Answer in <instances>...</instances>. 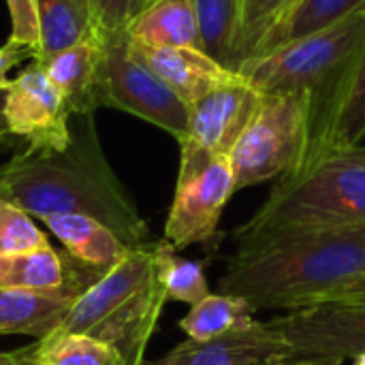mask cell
<instances>
[{
	"label": "cell",
	"mask_w": 365,
	"mask_h": 365,
	"mask_svg": "<svg viewBox=\"0 0 365 365\" xmlns=\"http://www.w3.org/2000/svg\"><path fill=\"white\" fill-rule=\"evenodd\" d=\"M15 353L19 364L30 365H126L109 344L73 331H53Z\"/></svg>",
	"instance_id": "cell-22"
},
{
	"label": "cell",
	"mask_w": 365,
	"mask_h": 365,
	"mask_svg": "<svg viewBox=\"0 0 365 365\" xmlns=\"http://www.w3.org/2000/svg\"><path fill=\"white\" fill-rule=\"evenodd\" d=\"M180 150L175 195L165 222V242L175 250L214 244L222 212L237 192L229 156L212 154L192 141H182Z\"/></svg>",
	"instance_id": "cell-7"
},
{
	"label": "cell",
	"mask_w": 365,
	"mask_h": 365,
	"mask_svg": "<svg viewBox=\"0 0 365 365\" xmlns=\"http://www.w3.org/2000/svg\"><path fill=\"white\" fill-rule=\"evenodd\" d=\"M365 225V145L323 148L278 178L235 240L299 227Z\"/></svg>",
	"instance_id": "cell-3"
},
{
	"label": "cell",
	"mask_w": 365,
	"mask_h": 365,
	"mask_svg": "<svg viewBox=\"0 0 365 365\" xmlns=\"http://www.w3.org/2000/svg\"><path fill=\"white\" fill-rule=\"evenodd\" d=\"M261 96L263 94L237 73L190 105L188 137L184 141H192L212 154L229 156L252 120Z\"/></svg>",
	"instance_id": "cell-11"
},
{
	"label": "cell",
	"mask_w": 365,
	"mask_h": 365,
	"mask_svg": "<svg viewBox=\"0 0 365 365\" xmlns=\"http://www.w3.org/2000/svg\"><path fill=\"white\" fill-rule=\"evenodd\" d=\"M272 321L287 344L284 365H342L365 351V299L325 302Z\"/></svg>",
	"instance_id": "cell-8"
},
{
	"label": "cell",
	"mask_w": 365,
	"mask_h": 365,
	"mask_svg": "<svg viewBox=\"0 0 365 365\" xmlns=\"http://www.w3.org/2000/svg\"><path fill=\"white\" fill-rule=\"evenodd\" d=\"M71 133L64 150H24L0 167V199L41 220L83 214L109 227L128 248L145 246L148 225L105 158L94 113L71 115Z\"/></svg>",
	"instance_id": "cell-2"
},
{
	"label": "cell",
	"mask_w": 365,
	"mask_h": 365,
	"mask_svg": "<svg viewBox=\"0 0 365 365\" xmlns=\"http://www.w3.org/2000/svg\"><path fill=\"white\" fill-rule=\"evenodd\" d=\"M43 222L62 242L75 263L96 274L109 272L130 250L109 227L83 214H56Z\"/></svg>",
	"instance_id": "cell-18"
},
{
	"label": "cell",
	"mask_w": 365,
	"mask_h": 365,
	"mask_svg": "<svg viewBox=\"0 0 365 365\" xmlns=\"http://www.w3.org/2000/svg\"><path fill=\"white\" fill-rule=\"evenodd\" d=\"M19 365H30V364H19Z\"/></svg>",
	"instance_id": "cell-38"
},
{
	"label": "cell",
	"mask_w": 365,
	"mask_h": 365,
	"mask_svg": "<svg viewBox=\"0 0 365 365\" xmlns=\"http://www.w3.org/2000/svg\"><path fill=\"white\" fill-rule=\"evenodd\" d=\"M49 248L47 235L21 207L0 199V255H15Z\"/></svg>",
	"instance_id": "cell-27"
},
{
	"label": "cell",
	"mask_w": 365,
	"mask_h": 365,
	"mask_svg": "<svg viewBox=\"0 0 365 365\" xmlns=\"http://www.w3.org/2000/svg\"><path fill=\"white\" fill-rule=\"evenodd\" d=\"M255 308L235 295L210 293L199 304L190 306L188 314L180 321V329L197 342L214 340L255 323Z\"/></svg>",
	"instance_id": "cell-23"
},
{
	"label": "cell",
	"mask_w": 365,
	"mask_h": 365,
	"mask_svg": "<svg viewBox=\"0 0 365 365\" xmlns=\"http://www.w3.org/2000/svg\"><path fill=\"white\" fill-rule=\"evenodd\" d=\"M365 137V38L331 92L312 109L308 156L323 148L359 145ZM304 158V160H306Z\"/></svg>",
	"instance_id": "cell-12"
},
{
	"label": "cell",
	"mask_w": 365,
	"mask_h": 365,
	"mask_svg": "<svg viewBox=\"0 0 365 365\" xmlns=\"http://www.w3.org/2000/svg\"><path fill=\"white\" fill-rule=\"evenodd\" d=\"M365 278V225L280 229L237 240L220 293L259 310H302L331 302Z\"/></svg>",
	"instance_id": "cell-1"
},
{
	"label": "cell",
	"mask_w": 365,
	"mask_h": 365,
	"mask_svg": "<svg viewBox=\"0 0 365 365\" xmlns=\"http://www.w3.org/2000/svg\"><path fill=\"white\" fill-rule=\"evenodd\" d=\"M133 43V41H130ZM135 51L143 62L190 107L203 94L216 86L229 81L237 75L207 56L203 49L195 47H141L135 45Z\"/></svg>",
	"instance_id": "cell-16"
},
{
	"label": "cell",
	"mask_w": 365,
	"mask_h": 365,
	"mask_svg": "<svg viewBox=\"0 0 365 365\" xmlns=\"http://www.w3.org/2000/svg\"><path fill=\"white\" fill-rule=\"evenodd\" d=\"M353 364L355 365H365V351H361L355 359H353Z\"/></svg>",
	"instance_id": "cell-37"
},
{
	"label": "cell",
	"mask_w": 365,
	"mask_h": 365,
	"mask_svg": "<svg viewBox=\"0 0 365 365\" xmlns=\"http://www.w3.org/2000/svg\"><path fill=\"white\" fill-rule=\"evenodd\" d=\"M364 38L365 11H359L278 49L244 60L237 73L261 94L308 92L317 107L331 92Z\"/></svg>",
	"instance_id": "cell-4"
},
{
	"label": "cell",
	"mask_w": 365,
	"mask_h": 365,
	"mask_svg": "<svg viewBox=\"0 0 365 365\" xmlns=\"http://www.w3.org/2000/svg\"><path fill=\"white\" fill-rule=\"evenodd\" d=\"M68 282L53 291L0 289V336H32L43 340L58 331L77 297L103 274L75 263L71 257Z\"/></svg>",
	"instance_id": "cell-10"
},
{
	"label": "cell",
	"mask_w": 365,
	"mask_h": 365,
	"mask_svg": "<svg viewBox=\"0 0 365 365\" xmlns=\"http://www.w3.org/2000/svg\"><path fill=\"white\" fill-rule=\"evenodd\" d=\"M297 0H242V49L240 64L248 60L267 30L295 4Z\"/></svg>",
	"instance_id": "cell-28"
},
{
	"label": "cell",
	"mask_w": 365,
	"mask_h": 365,
	"mask_svg": "<svg viewBox=\"0 0 365 365\" xmlns=\"http://www.w3.org/2000/svg\"><path fill=\"white\" fill-rule=\"evenodd\" d=\"M359 11H365V0H297L267 30V34L261 38V43L252 56L278 49L299 36H306L314 30L331 26V24H336L353 13H359Z\"/></svg>",
	"instance_id": "cell-20"
},
{
	"label": "cell",
	"mask_w": 365,
	"mask_h": 365,
	"mask_svg": "<svg viewBox=\"0 0 365 365\" xmlns=\"http://www.w3.org/2000/svg\"><path fill=\"white\" fill-rule=\"evenodd\" d=\"M11 13V34L9 43L26 47L36 58L41 32H38V4L36 0H6ZM32 58V60H34Z\"/></svg>",
	"instance_id": "cell-30"
},
{
	"label": "cell",
	"mask_w": 365,
	"mask_h": 365,
	"mask_svg": "<svg viewBox=\"0 0 365 365\" xmlns=\"http://www.w3.org/2000/svg\"><path fill=\"white\" fill-rule=\"evenodd\" d=\"M75 2H77V4L88 13V15H90V0H75Z\"/></svg>",
	"instance_id": "cell-36"
},
{
	"label": "cell",
	"mask_w": 365,
	"mask_h": 365,
	"mask_svg": "<svg viewBox=\"0 0 365 365\" xmlns=\"http://www.w3.org/2000/svg\"><path fill=\"white\" fill-rule=\"evenodd\" d=\"M359 299H365V278H361L359 282L342 289L331 302H359Z\"/></svg>",
	"instance_id": "cell-32"
},
{
	"label": "cell",
	"mask_w": 365,
	"mask_h": 365,
	"mask_svg": "<svg viewBox=\"0 0 365 365\" xmlns=\"http://www.w3.org/2000/svg\"><path fill=\"white\" fill-rule=\"evenodd\" d=\"M167 302V291L154 269V274L88 336L109 344L126 365H143L148 342L156 331Z\"/></svg>",
	"instance_id": "cell-14"
},
{
	"label": "cell",
	"mask_w": 365,
	"mask_h": 365,
	"mask_svg": "<svg viewBox=\"0 0 365 365\" xmlns=\"http://www.w3.org/2000/svg\"><path fill=\"white\" fill-rule=\"evenodd\" d=\"M314 101L308 92L263 94L229 154L235 190L295 171L310 148Z\"/></svg>",
	"instance_id": "cell-5"
},
{
	"label": "cell",
	"mask_w": 365,
	"mask_h": 365,
	"mask_svg": "<svg viewBox=\"0 0 365 365\" xmlns=\"http://www.w3.org/2000/svg\"><path fill=\"white\" fill-rule=\"evenodd\" d=\"M0 365H19L17 353H2L0 351Z\"/></svg>",
	"instance_id": "cell-34"
},
{
	"label": "cell",
	"mask_w": 365,
	"mask_h": 365,
	"mask_svg": "<svg viewBox=\"0 0 365 365\" xmlns=\"http://www.w3.org/2000/svg\"><path fill=\"white\" fill-rule=\"evenodd\" d=\"M71 261L58 255L51 246L0 255V289L53 291L68 282Z\"/></svg>",
	"instance_id": "cell-24"
},
{
	"label": "cell",
	"mask_w": 365,
	"mask_h": 365,
	"mask_svg": "<svg viewBox=\"0 0 365 365\" xmlns=\"http://www.w3.org/2000/svg\"><path fill=\"white\" fill-rule=\"evenodd\" d=\"M4 105H6V90H0V143H9L13 139L4 118Z\"/></svg>",
	"instance_id": "cell-33"
},
{
	"label": "cell",
	"mask_w": 365,
	"mask_h": 365,
	"mask_svg": "<svg viewBox=\"0 0 365 365\" xmlns=\"http://www.w3.org/2000/svg\"><path fill=\"white\" fill-rule=\"evenodd\" d=\"M26 58H30V60L34 58L30 49L19 47V45L9 43V41L4 45H0V90H6L11 86V79L6 77V73Z\"/></svg>",
	"instance_id": "cell-31"
},
{
	"label": "cell",
	"mask_w": 365,
	"mask_h": 365,
	"mask_svg": "<svg viewBox=\"0 0 365 365\" xmlns=\"http://www.w3.org/2000/svg\"><path fill=\"white\" fill-rule=\"evenodd\" d=\"M126 34L141 47L203 49L192 0H152L128 24Z\"/></svg>",
	"instance_id": "cell-19"
},
{
	"label": "cell",
	"mask_w": 365,
	"mask_h": 365,
	"mask_svg": "<svg viewBox=\"0 0 365 365\" xmlns=\"http://www.w3.org/2000/svg\"><path fill=\"white\" fill-rule=\"evenodd\" d=\"M156 269V244L130 248L120 263L92 282L73 304L58 331L90 334L126 297H130Z\"/></svg>",
	"instance_id": "cell-13"
},
{
	"label": "cell",
	"mask_w": 365,
	"mask_h": 365,
	"mask_svg": "<svg viewBox=\"0 0 365 365\" xmlns=\"http://www.w3.org/2000/svg\"><path fill=\"white\" fill-rule=\"evenodd\" d=\"M156 276L171 302L195 306L210 295L203 263L178 257L169 242H156Z\"/></svg>",
	"instance_id": "cell-26"
},
{
	"label": "cell",
	"mask_w": 365,
	"mask_h": 365,
	"mask_svg": "<svg viewBox=\"0 0 365 365\" xmlns=\"http://www.w3.org/2000/svg\"><path fill=\"white\" fill-rule=\"evenodd\" d=\"M71 109L38 62H30L6 88L4 118L13 137L28 143L26 150H64L71 143Z\"/></svg>",
	"instance_id": "cell-9"
},
{
	"label": "cell",
	"mask_w": 365,
	"mask_h": 365,
	"mask_svg": "<svg viewBox=\"0 0 365 365\" xmlns=\"http://www.w3.org/2000/svg\"><path fill=\"white\" fill-rule=\"evenodd\" d=\"M41 43L34 62L45 64L94 32L90 15L75 0H36Z\"/></svg>",
	"instance_id": "cell-25"
},
{
	"label": "cell",
	"mask_w": 365,
	"mask_h": 365,
	"mask_svg": "<svg viewBox=\"0 0 365 365\" xmlns=\"http://www.w3.org/2000/svg\"><path fill=\"white\" fill-rule=\"evenodd\" d=\"M287 344L274 321H255L250 327L197 342L186 340L165 357L143 365H259L272 357H284Z\"/></svg>",
	"instance_id": "cell-15"
},
{
	"label": "cell",
	"mask_w": 365,
	"mask_h": 365,
	"mask_svg": "<svg viewBox=\"0 0 365 365\" xmlns=\"http://www.w3.org/2000/svg\"><path fill=\"white\" fill-rule=\"evenodd\" d=\"M259 365H284L282 364V357H272V359H267V361H263V364Z\"/></svg>",
	"instance_id": "cell-35"
},
{
	"label": "cell",
	"mask_w": 365,
	"mask_h": 365,
	"mask_svg": "<svg viewBox=\"0 0 365 365\" xmlns=\"http://www.w3.org/2000/svg\"><path fill=\"white\" fill-rule=\"evenodd\" d=\"M150 2L152 0H90V21L98 34L122 32Z\"/></svg>",
	"instance_id": "cell-29"
},
{
	"label": "cell",
	"mask_w": 365,
	"mask_h": 365,
	"mask_svg": "<svg viewBox=\"0 0 365 365\" xmlns=\"http://www.w3.org/2000/svg\"><path fill=\"white\" fill-rule=\"evenodd\" d=\"M103 36L98 107L133 113L180 141L188 137L190 107L143 62L126 30Z\"/></svg>",
	"instance_id": "cell-6"
},
{
	"label": "cell",
	"mask_w": 365,
	"mask_h": 365,
	"mask_svg": "<svg viewBox=\"0 0 365 365\" xmlns=\"http://www.w3.org/2000/svg\"><path fill=\"white\" fill-rule=\"evenodd\" d=\"M192 6L203 51L222 66L237 71L242 49V0H192Z\"/></svg>",
	"instance_id": "cell-21"
},
{
	"label": "cell",
	"mask_w": 365,
	"mask_h": 365,
	"mask_svg": "<svg viewBox=\"0 0 365 365\" xmlns=\"http://www.w3.org/2000/svg\"><path fill=\"white\" fill-rule=\"evenodd\" d=\"M103 36L94 30L88 38L49 58L43 66L62 92L71 113H94L98 109V68Z\"/></svg>",
	"instance_id": "cell-17"
}]
</instances>
